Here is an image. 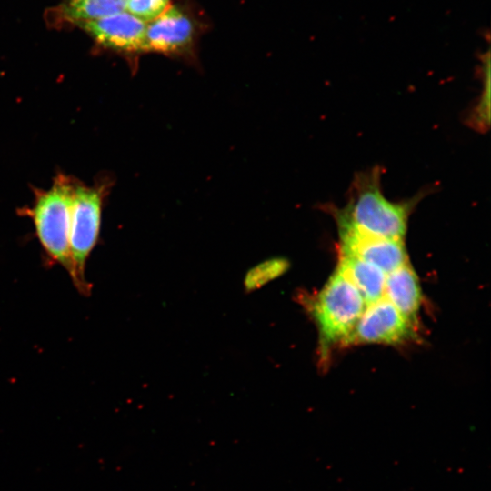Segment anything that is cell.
Instances as JSON below:
<instances>
[{"label":"cell","instance_id":"cell-1","mask_svg":"<svg viewBox=\"0 0 491 491\" xmlns=\"http://www.w3.org/2000/svg\"><path fill=\"white\" fill-rule=\"evenodd\" d=\"M382 169L376 165L355 174L342 208L329 204L325 209L336 222H344L373 235L404 240L413 209L426 195L420 192L412 198L395 202L387 199L381 185Z\"/></svg>","mask_w":491,"mask_h":491},{"label":"cell","instance_id":"cell-2","mask_svg":"<svg viewBox=\"0 0 491 491\" xmlns=\"http://www.w3.org/2000/svg\"><path fill=\"white\" fill-rule=\"evenodd\" d=\"M366 306L359 291L337 268L311 306L319 331L322 359L333 346H345Z\"/></svg>","mask_w":491,"mask_h":491},{"label":"cell","instance_id":"cell-3","mask_svg":"<svg viewBox=\"0 0 491 491\" xmlns=\"http://www.w3.org/2000/svg\"><path fill=\"white\" fill-rule=\"evenodd\" d=\"M73 185L57 177L52 187L38 194L32 217L39 242L47 256L72 276L69 229Z\"/></svg>","mask_w":491,"mask_h":491},{"label":"cell","instance_id":"cell-4","mask_svg":"<svg viewBox=\"0 0 491 491\" xmlns=\"http://www.w3.org/2000/svg\"><path fill=\"white\" fill-rule=\"evenodd\" d=\"M102 201L100 188L73 185L69 229L71 279L84 295L90 289L85 278V266L99 236Z\"/></svg>","mask_w":491,"mask_h":491},{"label":"cell","instance_id":"cell-5","mask_svg":"<svg viewBox=\"0 0 491 491\" xmlns=\"http://www.w3.org/2000/svg\"><path fill=\"white\" fill-rule=\"evenodd\" d=\"M415 326L383 296L366 306L345 346L372 343L400 344L414 336Z\"/></svg>","mask_w":491,"mask_h":491},{"label":"cell","instance_id":"cell-6","mask_svg":"<svg viewBox=\"0 0 491 491\" xmlns=\"http://www.w3.org/2000/svg\"><path fill=\"white\" fill-rule=\"evenodd\" d=\"M336 225L339 254L371 263L386 275L408 263L404 240L376 236L344 222Z\"/></svg>","mask_w":491,"mask_h":491},{"label":"cell","instance_id":"cell-7","mask_svg":"<svg viewBox=\"0 0 491 491\" xmlns=\"http://www.w3.org/2000/svg\"><path fill=\"white\" fill-rule=\"evenodd\" d=\"M75 24L105 47L127 53L145 51L146 23L126 10Z\"/></svg>","mask_w":491,"mask_h":491},{"label":"cell","instance_id":"cell-8","mask_svg":"<svg viewBox=\"0 0 491 491\" xmlns=\"http://www.w3.org/2000/svg\"><path fill=\"white\" fill-rule=\"evenodd\" d=\"M194 40L191 19L175 6H168L160 15L146 23L145 51L165 55L189 52Z\"/></svg>","mask_w":491,"mask_h":491},{"label":"cell","instance_id":"cell-9","mask_svg":"<svg viewBox=\"0 0 491 491\" xmlns=\"http://www.w3.org/2000/svg\"><path fill=\"white\" fill-rule=\"evenodd\" d=\"M384 296L416 326L422 293L418 277L409 263L386 275Z\"/></svg>","mask_w":491,"mask_h":491},{"label":"cell","instance_id":"cell-10","mask_svg":"<svg viewBox=\"0 0 491 491\" xmlns=\"http://www.w3.org/2000/svg\"><path fill=\"white\" fill-rule=\"evenodd\" d=\"M337 268L359 291L366 306L384 296L386 275L375 265L339 254Z\"/></svg>","mask_w":491,"mask_h":491},{"label":"cell","instance_id":"cell-11","mask_svg":"<svg viewBox=\"0 0 491 491\" xmlns=\"http://www.w3.org/2000/svg\"><path fill=\"white\" fill-rule=\"evenodd\" d=\"M127 0H68L63 13L74 23L99 19L125 11Z\"/></svg>","mask_w":491,"mask_h":491},{"label":"cell","instance_id":"cell-12","mask_svg":"<svg viewBox=\"0 0 491 491\" xmlns=\"http://www.w3.org/2000/svg\"><path fill=\"white\" fill-rule=\"evenodd\" d=\"M483 90L474 107L471 108L466 121L468 125L478 132H486L489 127V54L482 61Z\"/></svg>","mask_w":491,"mask_h":491},{"label":"cell","instance_id":"cell-13","mask_svg":"<svg viewBox=\"0 0 491 491\" xmlns=\"http://www.w3.org/2000/svg\"><path fill=\"white\" fill-rule=\"evenodd\" d=\"M170 0H127L126 11L145 23L160 15L168 6Z\"/></svg>","mask_w":491,"mask_h":491}]
</instances>
